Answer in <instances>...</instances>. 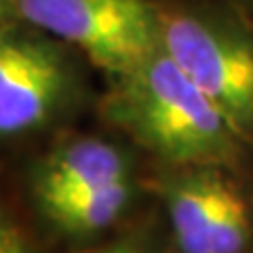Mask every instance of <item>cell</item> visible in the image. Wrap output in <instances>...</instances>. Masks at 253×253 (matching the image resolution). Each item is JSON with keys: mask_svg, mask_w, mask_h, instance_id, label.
<instances>
[{"mask_svg": "<svg viewBox=\"0 0 253 253\" xmlns=\"http://www.w3.org/2000/svg\"><path fill=\"white\" fill-rule=\"evenodd\" d=\"M95 112L154 165H221L245 173L253 156L163 44L106 78Z\"/></svg>", "mask_w": 253, "mask_h": 253, "instance_id": "1", "label": "cell"}, {"mask_svg": "<svg viewBox=\"0 0 253 253\" xmlns=\"http://www.w3.org/2000/svg\"><path fill=\"white\" fill-rule=\"evenodd\" d=\"M91 61L49 32L0 15V139L17 144L61 131L97 97Z\"/></svg>", "mask_w": 253, "mask_h": 253, "instance_id": "2", "label": "cell"}, {"mask_svg": "<svg viewBox=\"0 0 253 253\" xmlns=\"http://www.w3.org/2000/svg\"><path fill=\"white\" fill-rule=\"evenodd\" d=\"M161 44L253 150V21L236 0H156Z\"/></svg>", "mask_w": 253, "mask_h": 253, "instance_id": "3", "label": "cell"}, {"mask_svg": "<svg viewBox=\"0 0 253 253\" xmlns=\"http://www.w3.org/2000/svg\"><path fill=\"white\" fill-rule=\"evenodd\" d=\"M146 186L165 211L173 253L253 251V196L243 171L152 163Z\"/></svg>", "mask_w": 253, "mask_h": 253, "instance_id": "4", "label": "cell"}, {"mask_svg": "<svg viewBox=\"0 0 253 253\" xmlns=\"http://www.w3.org/2000/svg\"><path fill=\"white\" fill-rule=\"evenodd\" d=\"M0 15L74 46L106 78L161 46L156 0H0Z\"/></svg>", "mask_w": 253, "mask_h": 253, "instance_id": "5", "label": "cell"}, {"mask_svg": "<svg viewBox=\"0 0 253 253\" xmlns=\"http://www.w3.org/2000/svg\"><path fill=\"white\" fill-rule=\"evenodd\" d=\"M139 150L125 137L63 133L26 167L32 201L42 203L141 175Z\"/></svg>", "mask_w": 253, "mask_h": 253, "instance_id": "6", "label": "cell"}, {"mask_svg": "<svg viewBox=\"0 0 253 253\" xmlns=\"http://www.w3.org/2000/svg\"><path fill=\"white\" fill-rule=\"evenodd\" d=\"M141 190H148L146 177L125 179L36 203V209L53 230L68 236H91L110 230L129 215Z\"/></svg>", "mask_w": 253, "mask_h": 253, "instance_id": "7", "label": "cell"}, {"mask_svg": "<svg viewBox=\"0 0 253 253\" xmlns=\"http://www.w3.org/2000/svg\"><path fill=\"white\" fill-rule=\"evenodd\" d=\"M84 253H167V249L154 232L137 228V230L118 234Z\"/></svg>", "mask_w": 253, "mask_h": 253, "instance_id": "8", "label": "cell"}, {"mask_svg": "<svg viewBox=\"0 0 253 253\" xmlns=\"http://www.w3.org/2000/svg\"><path fill=\"white\" fill-rule=\"evenodd\" d=\"M0 253H34L23 230L6 211H2L0 219Z\"/></svg>", "mask_w": 253, "mask_h": 253, "instance_id": "9", "label": "cell"}, {"mask_svg": "<svg viewBox=\"0 0 253 253\" xmlns=\"http://www.w3.org/2000/svg\"><path fill=\"white\" fill-rule=\"evenodd\" d=\"M236 2L241 4V9L249 15V19L253 21V0H236Z\"/></svg>", "mask_w": 253, "mask_h": 253, "instance_id": "10", "label": "cell"}]
</instances>
